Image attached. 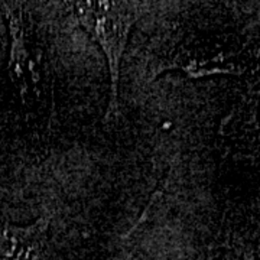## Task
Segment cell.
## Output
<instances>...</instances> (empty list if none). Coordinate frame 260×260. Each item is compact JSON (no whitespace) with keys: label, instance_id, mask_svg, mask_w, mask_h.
<instances>
[{"label":"cell","instance_id":"cell-4","mask_svg":"<svg viewBox=\"0 0 260 260\" xmlns=\"http://www.w3.org/2000/svg\"><path fill=\"white\" fill-rule=\"evenodd\" d=\"M169 68L182 70L188 77L200 78L213 74H242L243 68L239 64L233 62L232 56H224L223 54L215 55L208 59H184L174 61Z\"/></svg>","mask_w":260,"mask_h":260},{"label":"cell","instance_id":"cell-3","mask_svg":"<svg viewBox=\"0 0 260 260\" xmlns=\"http://www.w3.org/2000/svg\"><path fill=\"white\" fill-rule=\"evenodd\" d=\"M3 10L9 25L10 32V77L18 85L22 95L29 88V80L35 83V75L32 73V62L25 41V26L22 19V9L18 5L3 3Z\"/></svg>","mask_w":260,"mask_h":260},{"label":"cell","instance_id":"cell-2","mask_svg":"<svg viewBox=\"0 0 260 260\" xmlns=\"http://www.w3.org/2000/svg\"><path fill=\"white\" fill-rule=\"evenodd\" d=\"M48 221L39 220L28 227L0 220V260H38L42 254Z\"/></svg>","mask_w":260,"mask_h":260},{"label":"cell","instance_id":"cell-1","mask_svg":"<svg viewBox=\"0 0 260 260\" xmlns=\"http://www.w3.org/2000/svg\"><path fill=\"white\" fill-rule=\"evenodd\" d=\"M148 3L139 2H78L74 10L81 28L95 41L107 59L110 73V103L107 117L119 113V85L121 59L127 47L130 32Z\"/></svg>","mask_w":260,"mask_h":260}]
</instances>
